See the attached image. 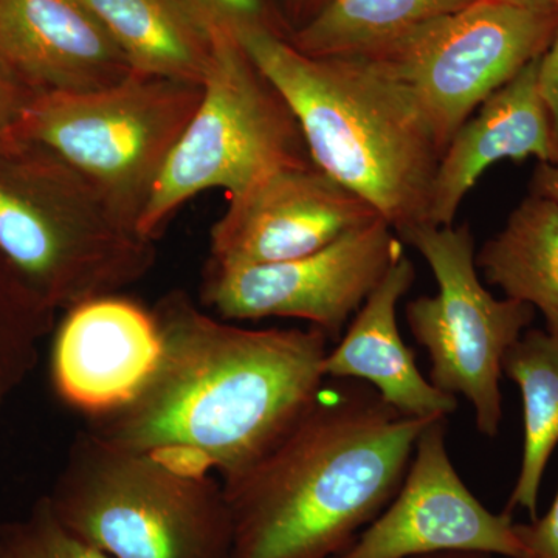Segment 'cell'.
Here are the masks:
<instances>
[{"label":"cell","mask_w":558,"mask_h":558,"mask_svg":"<svg viewBox=\"0 0 558 558\" xmlns=\"http://www.w3.org/2000/svg\"><path fill=\"white\" fill-rule=\"evenodd\" d=\"M161 352L126 405L89 417L100 438L167 464L240 478L295 427L325 388L323 330L250 329L172 290L153 310Z\"/></svg>","instance_id":"6da1fadb"},{"label":"cell","mask_w":558,"mask_h":558,"mask_svg":"<svg viewBox=\"0 0 558 558\" xmlns=\"http://www.w3.org/2000/svg\"><path fill=\"white\" fill-rule=\"evenodd\" d=\"M275 449L222 484L230 558H333L398 494L422 429L369 385L339 380Z\"/></svg>","instance_id":"7a4b0ae2"},{"label":"cell","mask_w":558,"mask_h":558,"mask_svg":"<svg viewBox=\"0 0 558 558\" xmlns=\"http://www.w3.org/2000/svg\"><path fill=\"white\" fill-rule=\"evenodd\" d=\"M299 121L315 167L399 231L428 223L442 153L413 94L366 57H311L269 28L236 38Z\"/></svg>","instance_id":"3957f363"},{"label":"cell","mask_w":558,"mask_h":558,"mask_svg":"<svg viewBox=\"0 0 558 558\" xmlns=\"http://www.w3.org/2000/svg\"><path fill=\"white\" fill-rule=\"evenodd\" d=\"M0 256L57 314L145 278L156 247L64 161L2 135Z\"/></svg>","instance_id":"277c9868"},{"label":"cell","mask_w":558,"mask_h":558,"mask_svg":"<svg viewBox=\"0 0 558 558\" xmlns=\"http://www.w3.org/2000/svg\"><path fill=\"white\" fill-rule=\"evenodd\" d=\"M49 502L110 558H230L233 521L220 480L185 472L86 429L70 447Z\"/></svg>","instance_id":"5b68a950"},{"label":"cell","mask_w":558,"mask_h":558,"mask_svg":"<svg viewBox=\"0 0 558 558\" xmlns=\"http://www.w3.org/2000/svg\"><path fill=\"white\" fill-rule=\"evenodd\" d=\"M201 97L202 84L132 70L101 89L36 95L3 135L49 150L138 231L154 186Z\"/></svg>","instance_id":"8992f818"},{"label":"cell","mask_w":558,"mask_h":558,"mask_svg":"<svg viewBox=\"0 0 558 558\" xmlns=\"http://www.w3.org/2000/svg\"><path fill=\"white\" fill-rule=\"evenodd\" d=\"M314 163L282 95L230 33L213 27L202 97L168 157L138 233L156 241L182 205L208 190L241 193L292 165Z\"/></svg>","instance_id":"52a82bcc"},{"label":"cell","mask_w":558,"mask_h":558,"mask_svg":"<svg viewBox=\"0 0 558 558\" xmlns=\"http://www.w3.org/2000/svg\"><path fill=\"white\" fill-rule=\"evenodd\" d=\"M398 236L424 256L438 282L436 295L418 296L405 310L411 333L428 354V380L468 400L481 435L495 438L502 421V360L531 326L535 310L523 301L495 299L484 288L468 223H417Z\"/></svg>","instance_id":"ba28073f"},{"label":"cell","mask_w":558,"mask_h":558,"mask_svg":"<svg viewBox=\"0 0 558 558\" xmlns=\"http://www.w3.org/2000/svg\"><path fill=\"white\" fill-rule=\"evenodd\" d=\"M556 27L557 11L476 0L366 58L413 94L444 154L492 94L545 54Z\"/></svg>","instance_id":"9c48e42d"},{"label":"cell","mask_w":558,"mask_h":558,"mask_svg":"<svg viewBox=\"0 0 558 558\" xmlns=\"http://www.w3.org/2000/svg\"><path fill=\"white\" fill-rule=\"evenodd\" d=\"M403 255L402 241L380 218L301 258L207 269L202 304L229 322L304 319L329 340H339L349 319Z\"/></svg>","instance_id":"30bf717a"},{"label":"cell","mask_w":558,"mask_h":558,"mask_svg":"<svg viewBox=\"0 0 558 558\" xmlns=\"http://www.w3.org/2000/svg\"><path fill=\"white\" fill-rule=\"evenodd\" d=\"M476 553L521 558L512 513L481 505L447 450V418L429 421L398 494L357 539L333 558H417Z\"/></svg>","instance_id":"8fae6325"},{"label":"cell","mask_w":558,"mask_h":558,"mask_svg":"<svg viewBox=\"0 0 558 558\" xmlns=\"http://www.w3.org/2000/svg\"><path fill=\"white\" fill-rule=\"evenodd\" d=\"M376 219L368 202L314 163L279 168L229 196L209 230L207 269L301 258Z\"/></svg>","instance_id":"7c38bea8"},{"label":"cell","mask_w":558,"mask_h":558,"mask_svg":"<svg viewBox=\"0 0 558 558\" xmlns=\"http://www.w3.org/2000/svg\"><path fill=\"white\" fill-rule=\"evenodd\" d=\"M161 352L153 311L120 295L68 311L51 359L54 388L87 417L130 403L153 376Z\"/></svg>","instance_id":"4fadbf2b"},{"label":"cell","mask_w":558,"mask_h":558,"mask_svg":"<svg viewBox=\"0 0 558 558\" xmlns=\"http://www.w3.org/2000/svg\"><path fill=\"white\" fill-rule=\"evenodd\" d=\"M0 62L38 95L101 89L132 72L81 0H0Z\"/></svg>","instance_id":"5bb4252c"},{"label":"cell","mask_w":558,"mask_h":558,"mask_svg":"<svg viewBox=\"0 0 558 558\" xmlns=\"http://www.w3.org/2000/svg\"><path fill=\"white\" fill-rule=\"evenodd\" d=\"M538 60L492 94L450 140L433 179L428 223L453 226L459 205L492 165L558 163L556 132L538 84Z\"/></svg>","instance_id":"9a60e30c"},{"label":"cell","mask_w":558,"mask_h":558,"mask_svg":"<svg viewBox=\"0 0 558 558\" xmlns=\"http://www.w3.org/2000/svg\"><path fill=\"white\" fill-rule=\"evenodd\" d=\"M416 269L405 255L373 290L336 348L326 354L325 376L369 385L385 403L421 421L449 418L458 400L422 376L416 355L400 336L398 304L413 286Z\"/></svg>","instance_id":"2e32d148"},{"label":"cell","mask_w":558,"mask_h":558,"mask_svg":"<svg viewBox=\"0 0 558 558\" xmlns=\"http://www.w3.org/2000/svg\"><path fill=\"white\" fill-rule=\"evenodd\" d=\"M146 75L202 84L213 57V27L183 0H81Z\"/></svg>","instance_id":"e0dca14e"},{"label":"cell","mask_w":558,"mask_h":558,"mask_svg":"<svg viewBox=\"0 0 558 558\" xmlns=\"http://www.w3.org/2000/svg\"><path fill=\"white\" fill-rule=\"evenodd\" d=\"M476 267L506 299L542 312L558 337V205L532 193L476 253Z\"/></svg>","instance_id":"ac0fdd59"},{"label":"cell","mask_w":558,"mask_h":558,"mask_svg":"<svg viewBox=\"0 0 558 558\" xmlns=\"http://www.w3.org/2000/svg\"><path fill=\"white\" fill-rule=\"evenodd\" d=\"M476 0H323L288 40L311 57H374Z\"/></svg>","instance_id":"d6986e66"},{"label":"cell","mask_w":558,"mask_h":558,"mask_svg":"<svg viewBox=\"0 0 558 558\" xmlns=\"http://www.w3.org/2000/svg\"><path fill=\"white\" fill-rule=\"evenodd\" d=\"M502 374L523 400V453L506 512L524 509L537 519L543 476L558 446V337L529 329L502 360Z\"/></svg>","instance_id":"ffe728a7"},{"label":"cell","mask_w":558,"mask_h":558,"mask_svg":"<svg viewBox=\"0 0 558 558\" xmlns=\"http://www.w3.org/2000/svg\"><path fill=\"white\" fill-rule=\"evenodd\" d=\"M53 317L0 256V395L16 388L35 368L39 341Z\"/></svg>","instance_id":"44dd1931"},{"label":"cell","mask_w":558,"mask_h":558,"mask_svg":"<svg viewBox=\"0 0 558 558\" xmlns=\"http://www.w3.org/2000/svg\"><path fill=\"white\" fill-rule=\"evenodd\" d=\"M0 558H110L61 523L49 498L24 520L0 524Z\"/></svg>","instance_id":"7402d4cb"},{"label":"cell","mask_w":558,"mask_h":558,"mask_svg":"<svg viewBox=\"0 0 558 558\" xmlns=\"http://www.w3.org/2000/svg\"><path fill=\"white\" fill-rule=\"evenodd\" d=\"M211 27L230 33L236 38L241 33L269 28L278 32L267 9L266 0H183Z\"/></svg>","instance_id":"603a6c76"},{"label":"cell","mask_w":558,"mask_h":558,"mask_svg":"<svg viewBox=\"0 0 558 558\" xmlns=\"http://www.w3.org/2000/svg\"><path fill=\"white\" fill-rule=\"evenodd\" d=\"M521 558H558V488L553 506L542 519L515 523Z\"/></svg>","instance_id":"cb8c5ba5"},{"label":"cell","mask_w":558,"mask_h":558,"mask_svg":"<svg viewBox=\"0 0 558 558\" xmlns=\"http://www.w3.org/2000/svg\"><path fill=\"white\" fill-rule=\"evenodd\" d=\"M36 92L0 62V137L16 123Z\"/></svg>","instance_id":"d4e9b609"},{"label":"cell","mask_w":558,"mask_h":558,"mask_svg":"<svg viewBox=\"0 0 558 558\" xmlns=\"http://www.w3.org/2000/svg\"><path fill=\"white\" fill-rule=\"evenodd\" d=\"M538 84L543 100L549 110L550 120H553L558 146V10L556 33H554L548 50L539 58Z\"/></svg>","instance_id":"484cf974"},{"label":"cell","mask_w":558,"mask_h":558,"mask_svg":"<svg viewBox=\"0 0 558 558\" xmlns=\"http://www.w3.org/2000/svg\"><path fill=\"white\" fill-rule=\"evenodd\" d=\"M532 193L558 205V163H538L532 179Z\"/></svg>","instance_id":"4316f807"},{"label":"cell","mask_w":558,"mask_h":558,"mask_svg":"<svg viewBox=\"0 0 558 558\" xmlns=\"http://www.w3.org/2000/svg\"><path fill=\"white\" fill-rule=\"evenodd\" d=\"M510 5L521 7V9L557 11L558 0H501Z\"/></svg>","instance_id":"83f0119b"},{"label":"cell","mask_w":558,"mask_h":558,"mask_svg":"<svg viewBox=\"0 0 558 558\" xmlns=\"http://www.w3.org/2000/svg\"><path fill=\"white\" fill-rule=\"evenodd\" d=\"M417 558H495L492 556H487V554H476V553H449V554H436V556H425Z\"/></svg>","instance_id":"f1b7e54d"},{"label":"cell","mask_w":558,"mask_h":558,"mask_svg":"<svg viewBox=\"0 0 558 558\" xmlns=\"http://www.w3.org/2000/svg\"><path fill=\"white\" fill-rule=\"evenodd\" d=\"M323 0H289L290 5L295 10L311 9V14L322 5Z\"/></svg>","instance_id":"f546056e"},{"label":"cell","mask_w":558,"mask_h":558,"mask_svg":"<svg viewBox=\"0 0 558 558\" xmlns=\"http://www.w3.org/2000/svg\"><path fill=\"white\" fill-rule=\"evenodd\" d=\"M2 398H3V396H2V395H0V399H2Z\"/></svg>","instance_id":"4dcf8cb0"}]
</instances>
